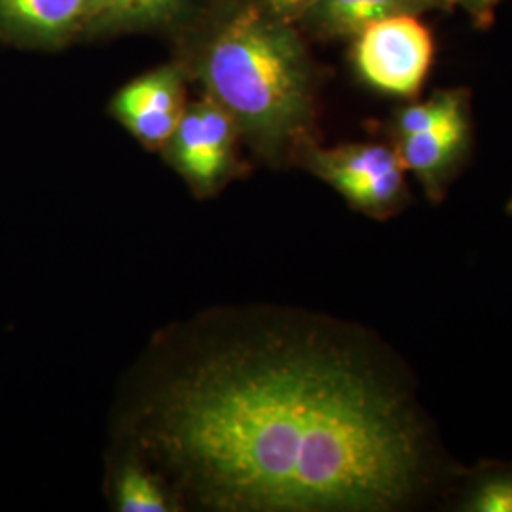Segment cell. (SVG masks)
Listing matches in <instances>:
<instances>
[{
  "instance_id": "cell-1",
  "label": "cell",
  "mask_w": 512,
  "mask_h": 512,
  "mask_svg": "<svg viewBox=\"0 0 512 512\" xmlns=\"http://www.w3.org/2000/svg\"><path fill=\"white\" fill-rule=\"evenodd\" d=\"M148 444L220 511L412 505L433 446L406 385L317 330L219 349L158 395Z\"/></svg>"
},
{
  "instance_id": "cell-2",
  "label": "cell",
  "mask_w": 512,
  "mask_h": 512,
  "mask_svg": "<svg viewBox=\"0 0 512 512\" xmlns=\"http://www.w3.org/2000/svg\"><path fill=\"white\" fill-rule=\"evenodd\" d=\"M202 80L264 158H298L315 143L317 74L294 23L247 4L205 50Z\"/></svg>"
},
{
  "instance_id": "cell-3",
  "label": "cell",
  "mask_w": 512,
  "mask_h": 512,
  "mask_svg": "<svg viewBox=\"0 0 512 512\" xmlns=\"http://www.w3.org/2000/svg\"><path fill=\"white\" fill-rule=\"evenodd\" d=\"M298 160L370 219H391L412 202L408 171L391 143H348L332 148L311 143Z\"/></svg>"
},
{
  "instance_id": "cell-4",
  "label": "cell",
  "mask_w": 512,
  "mask_h": 512,
  "mask_svg": "<svg viewBox=\"0 0 512 512\" xmlns=\"http://www.w3.org/2000/svg\"><path fill=\"white\" fill-rule=\"evenodd\" d=\"M353 65L372 90L416 99L433 65L435 42L420 16H397L353 38Z\"/></svg>"
},
{
  "instance_id": "cell-5",
  "label": "cell",
  "mask_w": 512,
  "mask_h": 512,
  "mask_svg": "<svg viewBox=\"0 0 512 512\" xmlns=\"http://www.w3.org/2000/svg\"><path fill=\"white\" fill-rule=\"evenodd\" d=\"M236 135L238 126L230 112L207 95L186 107L164 150L196 192L211 194L232 169Z\"/></svg>"
},
{
  "instance_id": "cell-6",
  "label": "cell",
  "mask_w": 512,
  "mask_h": 512,
  "mask_svg": "<svg viewBox=\"0 0 512 512\" xmlns=\"http://www.w3.org/2000/svg\"><path fill=\"white\" fill-rule=\"evenodd\" d=\"M110 110L145 147L164 148L186 110L183 74L177 67L145 74L116 93Z\"/></svg>"
},
{
  "instance_id": "cell-7",
  "label": "cell",
  "mask_w": 512,
  "mask_h": 512,
  "mask_svg": "<svg viewBox=\"0 0 512 512\" xmlns=\"http://www.w3.org/2000/svg\"><path fill=\"white\" fill-rule=\"evenodd\" d=\"M399 152L408 173L421 184L425 198L440 203L458 177L473 143L471 114L418 135L389 141Z\"/></svg>"
},
{
  "instance_id": "cell-8",
  "label": "cell",
  "mask_w": 512,
  "mask_h": 512,
  "mask_svg": "<svg viewBox=\"0 0 512 512\" xmlns=\"http://www.w3.org/2000/svg\"><path fill=\"white\" fill-rule=\"evenodd\" d=\"M93 0H0V38L54 48L84 33Z\"/></svg>"
},
{
  "instance_id": "cell-9",
  "label": "cell",
  "mask_w": 512,
  "mask_h": 512,
  "mask_svg": "<svg viewBox=\"0 0 512 512\" xmlns=\"http://www.w3.org/2000/svg\"><path fill=\"white\" fill-rule=\"evenodd\" d=\"M435 10H444L440 0H315L294 25L321 40L355 38L378 21Z\"/></svg>"
},
{
  "instance_id": "cell-10",
  "label": "cell",
  "mask_w": 512,
  "mask_h": 512,
  "mask_svg": "<svg viewBox=\"0 0 512 512\" xmlns=\"http://www.w3.org/2000/svg\"><path fill=\"white\" fill-rule=\"evenodd\" d=\"M465 114H471V95L463 88H448L431 93L423 101L406 103L395 110L385 124L389 141L442 128Z\"/></svg>"
},
{
  "instance_id": "cell-11",
  "label": "cell",
  "mask_w": 512,
  "mask_h": 512,
  "mask_svg": "<svg viewBox=\"0 0 512 512\" xmlns=\"http://www.w3.org/2000/svg\"><path fill=\"white\" fill-rule=\"evenodd\" d=\"M186 0H93L86 31L143 27L175 16Z\"/></svg>"
},
{
  "instance_id": "cell-12",
  "label": "cell",
  "mask_w": 512,
  "mask_h": 512,
  "mask_svg": "<svg viewBox=\"0 0 512 512\" xmlns=\"http://www.w3.org/2000/svg\"><path fill=\"white\" fill-rule=\"evenodd\" d=\"M459 511L512 512V463H484L471 475Z\"/></svg>"
},
{
  "instance_id": "cell-13",
  "label": "cell",
  "mask_w": 512,
  "mask_h": 512,
  "mask_svg": "<svg viewBox=\"0 0 512 512\" xmlns=\"http://www.w3.org/2000/svg\"><path fill=\"white\" fill-rule=\"evenodd\" d=\"M114 503L122 512H167L175 509L160 482L135 463L124 465L116 476Z\"/></svg>"
},
{
  "instance_id": "cell-14",
  "label": "cell",
  "mask_w": 512,
  "mask_h": 512,
  "mask_svg": "<svg viewBox=\"0 0 512 512\" xmlns=\"http://www.w3.org/2000/svg\"><path fill=\"white\" fill-rule=\"evenodd\" d=\"M446 10H463L469 18L473 19L478 29H488L495 19V8L499 0H440Z\"/></svg>"
},
{
  "instance_id": "cell-15",
  "label": "cell",
  "mask_w": 512,
  "mask_h": 512,
  "mask_svg": "<svg viewBox=\"0 0 512 512\" xmlns=\"http://www.w3.org/2000/svg\"><path fill=\"white\" fill-rule=\"evenodd\" d=\"M253 2L274 18L296 23L315 0H253Z\"/></svg>"
},
{
  "instance_id": "cell-16",
  "label": "cell",
  "mask_w": 512,
  "mask_h": 512,
  "mask_svg": "<svg viewBox=\"0 0 512 512\" xmlns=\"http://www.w3.org/2000/svg\"><path fill=\"white\" fill-rule=\"evenodd\" d=\"M507 209H509V215L512 217V198L509 200V203H507Z\"/></svg>"
}]
</instances>
